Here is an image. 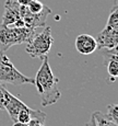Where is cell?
Segmentation results:
<instances>
[{
	"mask_svg": "<svg viewBox=\"0 0 118 126\" xmlns=\"http://www.w3.org/2000/svg\"><path fill=\"white\" fill-rule=\"evenodd\" d=\"M26 8H27V10L30 11L31 13H38V12H40L43 10L44 4L40 1H38V0H32Z\"/></svg>",
	"mask_w": 118,
	"mask_h": 126,
	"instance_id": "16",
	"label": "cell"
},
{
	"mask_svg": "<svg viewBox=\"0 0 118 126\" xmlns=\"http://www.w3.org/2000/svg\"><path fill=\"white\" fill-rule=\"evenodd\" d=\"M114 123H118V105L116 103H112L107 105V112L105 113Z\"/></svg>",
	"mask_w": 118,
	"mask_h": 126,
	"instance_id": "15",
	"label": "cell"
},
{
	"mask_svg": "<svg viewBox=\"0 0 118 126\" xmlns=\"http://www.w3.org/2000/svg\"><path fill=\"white\" fill-rule=\"evenodd\" d=\"M97 48H114L117 47L118 43V29L112 26H105L97 34L95 38Z\"/></svg>",
	"mask_w": 118,
	"mask_h": 126,
	"instance_id": "8",
	"label": "cell"
},
{
	"mask_svg": "<svg viewBox=\"0 0 118 126\" xmlns=\"http://www.w3.org/2000/svg\"><path fill=\"white\" fill-rule=\"evenodd\" d=\"M3 108L8 112L9 116L13 122H16V116L19 112L27 108L25 103H23L19 98L9 92L6 88H3Z\"/></svg>",
	"mask_w": 118,
	"mask_h": 126,
	"instance_id": "7",
	"label": "cell"
},
{
	"mask_svg": "<svg viewBox=\"0 0 118 126\" xmlns=\"http://www.w3.org/2000/svg\"><path fill=\"white\" fill-rule=\"evenodd\" d=\"M3 88L4 87L0 83V110H4V108H3Z\"/></svg>",
	"mask_w": 118,
	"mask_h": 126,
	"instance_id": "17",
	"label": "cell"
},
{
	"mask_svg": "<svg viewBox=\"0 0 118 126\" xmlns=\"http://www.w3.org/2000/svg\"><path fill=\"white\" fill-rule=\"evenodd\" d=\"M18 1V3L20 4V6H23V7H27L28 3H30L32 0H16Z\"/></svg>",
	"mask_w": 118,
	"mask_h": 126,
	"instance_id": "19",
	"label": "cell"
},
{
	"mask_svg": "<svg viewBox=\"0 0 118 126\" xmlns=\"http://www.w3.org/2000/svg\"><path fill=\"white\" fill-rule=\"evenodd\" d=\"M0 82L10 83L12 86H22L31 83L34 84V79L21 74L14 67L11 59L6 54L0 55Z\"/></svg>",
	"mask_w": 118,
	"mask_h": 126,
	"instance_id": "4",
	"label": "cell"
},
{
	"mask_svg": "<svg viewBox=\"0 0 118 126\" xmlns=\"http://www.w3.org/2000/svg\"><path fill=\"white\" fill-rule=\"evenodd\" d=\"M32 111L33 109L31 108H26L22 110L21 112H19L18 116H16V122H20V123H24V124H27L31 120V115H32Z\"/></svg>",
	"mask_w": 118,
	"mask_h": 126,
	"instance_id": "14",
	"label": "cell"
},
{
	"mask_svg": "<svg viewBox=\"0 0 118 126\" xmlns=\"http://www.w3.org/2000/svg\"><path fill=\"white\" fill-rule=\"evenodd\" d=\"M103 58L104 65L106 66L107 74L109 76V81L114 82L118 76V57L117 47L114 48H103Z\"/></svg>",
	"mask_w": 118,
	"mask_h": 126,
	"instance_id": "9",
	"label": "cell"
},
{
	"mask_svg": "<svg viewBox=\"0 0 118 126\" xmlns=\"http://www.w3.org/2000/svg\"><path fill=\"white\" fill-rule=\"evenodd\" d=\"M106 25L112 26V28H115V29H118V4H117V0H115L114 4H113V8L109 12Z\"/></svg>",
	"mask_w": 118,
	"mask_h": 126,
	"instance_id": "13",
	"label": "cell"
},
{
	"mask_svg": "<svg viewBox=\"0 0 118 126\" xmlns=\"http://www.w3.org/2000/svg\"><path fill=\"white\" fill-rule=\"evenodd\" d=\"M74 45H76V49L82 55H90L94 53L97 48L95 37L90 34H84V33L77 36Z\"/></svg>",
	"mask_w": 118,
	"mask_h": 126,
	"instance_id": "10",
	"label": "cell"
},
{
	"mask_svg": "<svg viewBox=\"0 0 118 126\" xmlns=\"http://www.w3.org/2000/svg\"><path fill=\"white\" fill-rule=\"evenodd\" d=\"M96 121V125L97 126H118L117 123H114L104 112H93L92 113Z\"/></svg>",
	"mask_w": 118,
	"mask_h": 126,
	"instance_id": "12",
	"label": "cell"
},
{
	"mask_svg": "<svg viewBox=\"0 0 118 126\" xmlns=\"http://www.w3.org/2000/svg\"><path fill=\"white\" fill-rule=\"evenodd\" d=\"M4 11L2 14L3 25L12 26V28H23L24 23L21 19V6L16 0H7L4 2Z\"/></svg>",
	"mask_w": 118,
	"mask_h": 126,
	"instance_id": "6",
	"label": "cell"
},
{
	"mask_svg": "<svg viewBox=\"0 0 118 126\" xmlns=\"http://www.w3.org/2000/svg\"><path fill=\"white\" fill-rule=\"evenodd\" d=\"M54 43L50 26H45L40 33H35L34 36L27 42L25 50L32 58H42L48 55Z\"/></svg>",
	"mask_w": 118,
	"mask_h": 126,
	"instance_id": "3",
	"label": "cell"
},
{
	"mask_svg": "<svg viewBox=\"0 0 118 126\" xmlns=\"http://www.w3.org/2000/svg\"><path fill=\"white\" fill-rule=\"evenodd\" d=\"M86 126H97V125H96V121H95V118H94V116H93V114L91 115V117H90V120H89V122H88V124H86Z\"/></svg>",
	"mask_w": 118,
	"mask_h": 126,
	"instance_id": "18",
	"label": "cell"
},
{
	"mask_svg": "<svg viewBox=\"0 0 118 126\" xmlns=\"http://www.w3.org/2000/svg\"><path fill=\"white\" fill-rule=\"evenodd\" d=\"M43 62L38 71L36 72L34 84L40 96L43 106H49L57 103L61 98V92L58 88V78L54 75L50 68L48 56L42 57Z\"/></svg>",
	"mask_w": 118,
	"mask_h": 126,
	"instance_id": "1",
	"label": "cell"
},
{
	"mask_svg": "<svg viewBox=\"0 0 118 126\" xmlns=\"http://www.w3.org/2000/svg\"><path fill=\"white\" fill-rule=\"evenodd\" d=\"M12 126H27V124H24V123H20V122H14V124Z\"/></svg>",
	"mask_w": 118,
	"mask_h": 126,
	"instance_id": "20",
	"label": "cell"
},
{
	"mask_svg": "<svg viewBox=\"0 0 118 126\" xmlns=\"http://www.w3.org/2000/svg\"><path fill=\"white\" fill-rule=\"evenodd\" d=\"M36 33L35 29L12 28L0 24V55L4 54L10 47L27 43Z\"/></svg>",
	"mask_w": 118,
	"mask_h": 126,
	"instance_id": "2",
	"label": "cell"
},
{
	"mask_svg": "<svg viewBox=\"0 0 118 126\" xmlns=\"http://www.w3.org/2000/svg\"><path fill=\"white\" fill-rule=\"evenodd\" d=\"M45 121H46V114L44 112L38 110H33L27 126H45Z\"/></svg>",
	"mask_w": 118,
	"mask_h": 126,
	"instance_id": "11",
	"label": "cell"
},
{
	"mask_svg": "<svg viewBox=\"0 0 118 126\" xmlns=\"http://www.w3.org/2000/svg\"><path fill=\"white\" fill-rule=\"evenodd\" d=\"M52 14V9L47 6H44L43 10L38 13H31L26 7L21 6V19L24 26L28 29H37L40 26H46V20L48 16Z\"/></svg>",
	"mask_w": 118,
	"mask_h": 126,
	"instance_id": "5",
	"label": "cell"
}]
</instances>
